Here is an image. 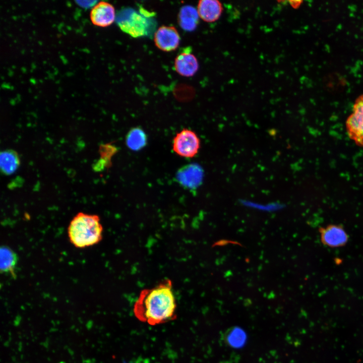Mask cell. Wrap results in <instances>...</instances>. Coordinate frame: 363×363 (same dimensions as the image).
Returning <instances> with one entry per match:
<instances>
[{
    "label": "cell",
    "mask_w": 363,
    "mask_h": 363,
    "mask_svg": "<svg viewBox=\"0 0 363 363\" xmlns=\"http://www.w3.org/2000/svg\"><path fill=\"white\" fill-rule=\"evenodd\" d=\"M200 140L193 131L185 129L177 133L172 142V149L178 155L192 158L198 152Z\"/></svg>",
    "instance_id": "obj_4"
},
{
    "label": "cell",
    "mask_w": 363,
    "mask_h": 363,
    "mask_svg": "<svg viewBox=\"0 0 363 363\" xmlns=\"http://www.w3.org/2000/svg\"><path fill=\"white\" fill-rule=\"evenodd\" d=\"M345 127L349 138L356 145L363 147V94L355 99L352 113L346 119Z\"/></svg>",
    "instance_id": "obj_5"
},
{
    "label": "cell",
    "mask_w": 363,
    "mask_h": 363,
    "mask_svg": "<svg viewBox=\"0 0 363 363\" xmlns=\"http://www.w3.org/2000/svg\"><path fill=\"white\" fill-rule=\"evenodd\" d=\"M203 171L197 164L192 163L181 167L177 172V182L184 187L190 190L197 189L201 184Z\"/></svg>",
    "instance_id": "obj_7"
},
{
    "label": "cell",
    "mask_w": 363,
    "mask_h": 363,
    "mask_svg": "<svg viewBox=\"0 0 363 363\" xmlns=\"http://www.w3.org/2000/svg\"><path fill=\"white\" fill-rule=\"evenodd\" d=\"M197 10L200 18L205 22L212 23L221 16L222 7L217 0H201L198 2Z\"/></svg>",
    "instance_id": "obj_11"
},
{
    "label": "cell",
    "mask_w": 363,
    "mask_h": 363,
    "mask_svg": "<svg viewBox=\"0 0 363 363\" xmlns=\"http://www.w3.org/2000/svg\"><path fill=\"white\" fill-rule=\"evenodd\" d=\"M20 164L19 157L14 150L8 149L2 151L0 154V168L6 175L14 173Z\"/></svg>",
    "instance_id": "obj_13"
},
{
    "label": "cell",
    "mask_w": 363,
    "mask_h": 363,
    "mask_svg": "<svg viewBox=\"0 0 363 363\" xmlns=\"http://www.w3.org/2000/svg\"><path fill=\"white\" fill-rule=\"evenodd\" d=\"M90 17L92 23L98 27H106L116 20L114 7L106 2H100L92 8Z\"/></svg>",
    "instance_id": "obj_9"
},
{
    "label": "cell",
    "mask_w": 363,
    "mask_h": 363,
    "mask_svg": "<svg viewBox=\"0 0 363 363\" xmlns=\"http://www.w3.org/2000/svg\"><path fill=\"white\" fill-rule=\"evenodd\" d=\"M246 333L238 327L229 329L225 335L226 343L233 348L242 347L246 342Z\"/></svg>",
    "instance_id": "obj_16"
},
{
    "label": "cell",
    "mask_w": 363,
    "mask_h": 363,
    "mask_svg": "<svg viewBox=\"0 0 363 363\" xmlns=\"http://www.w3.org/2000/svg\"><path fill=\"white\" fill-rule=\"evenodd\" d=\"M126 142L131 150L138 151L145 146L147 136L144 131L139 128H134L128 133Z\"/></svg>",
    "instance_id": "obj_15"
},
{
    "label": "cell",
    "mask_w": 363,
    "mask_h": 363,
    "mask_svg": "<svg viewBox=\"0 0 363 363\" xmlns=\"http://www.w3.org/2000/svg\"><path fill=\"white\" fill-rule=\"evenodd\" d=\"M96 1H77L76 3L80 6L83 7H89L93 5Z\"/></svg>",
    "instance_id": "obj_17"
},
{
    "label": "cell",
    "mask_w": 363,
    "mask_h": 363,
    "mask_svg": "<svg viewBox=\"0 0 363 363\" xmlns=\"http://www.w3.org/2000/svg\"><path fill=\"white\" fill-rule=\"evenodd\" d=\"M176 307L172 283L167 279L143 289L134 304L133 312L139 321L156 325L174 319Z\"/></svg>",
    "instance_id": "obj_1"
},
{
    "label": "cell",
    "mask_w": 363,
    "mask_h": 363,
    "mask_svg": "<svg viewBox=\"0 0 363 363\" xmlns=\"http://www.w3.org/2000/svg\"><path fill=\"white\" fill-rule=\"evenodd\" d=\"M151 17V13L143 9L137 11L127 8L119 12L116 21L124 32L133 37L138 38L150 33L153 25Z\"/></svg>",
    "instance_id": "obj_3"
},
{
    "label": "cell",
    "mask_w": 363,
    "mask_h": 363,
    "mask_svg": "<svg viewBox=\"0 0 363 363\" xmlns=\"http://www.w3.org/2000/svg\"><path fill=\"white\" fill-rule=\"evenodd\" d=\"M180 41L179 34L173 26H161L154 34L155 46L163 51L170 52L176 50Z\"/></svg>",
    "instance_id": "obj_6"
},
{
    "label": "cell",
    "mask_w": 363,
    "mask_h": 363,
    "mask_svg": "<svg viewBox=\"0 0 363 363\" xmlns=\"http://www.w3.org/2000/svg\"><path fill=\"white\" fill-rule=\"evenodd\" d=\"M1 271L4 273L15 275V270L18 258L16 254L9 247L2 246L0 250Z\"/></svg>",
    "instance_id": "obj_14"
},
{
    "label": "cell",
    "mask_w": 363,
    "mask_h": 363,
    "mask_svg": "<svg viewBox=\"0 0 363 363\" xmlns=\"http://www.w3.org/2000/svg\"><path fill=\"white\" fill-rule=\"evenodd\" d=\"M319 231L322 244L331 248L343 246L348 241V235L341 225H328L320 227Z\"/></svg>",
    "instance_id": "obj_8"
},
{
    "label": "cell",
    "mask_w": 363,
    "mask_h": 363,
    "mask_svg": "<svg viewBox=\"0 0 363 363\" xmlns=\"http://www.w3.org/2000/svg\"><path fill=\"white\" fill-rule=\"evenodd\" d=\"M103 227L97 215L80 212L74 217L68 229L71 243L84 248L98 244L102 238Z\"/></svg>",
    "instance_id": "obj_2"
},
{
    "label": "cell",
    "mask_w": 363,
    "mask_h": 363,
    "mask_svg": "<svg viewBox=\"0 0 363 363\" xmlns=\"http://www.w3.org/2000/svg\"><path fill=\"white\" fill-rule=\"evenodd\" d=\"M174 69L180 76L192 77L199 69L198 59L195 55L192 53L189 48H186L175 57Z\"/></svg>",
    "instance_id": "obj_10"
},
{
    "label": "cell",
    "mask_w": 363,
    "mask_h": 363,
    "mask_svg": "<svg viewBox=\"0 0 363 363\" xmlns=\"http://www.w3.org/2000/svg\"><path fill=\"white\" fill-rule=\"evenodd\" d=\"M199 18L197 10L191 6L187 5L180 8L178 14L177 21L183 30L191 32L196 29Z\"/></svg>",
    "instance_id": "obj_12"
}]
</instances>
